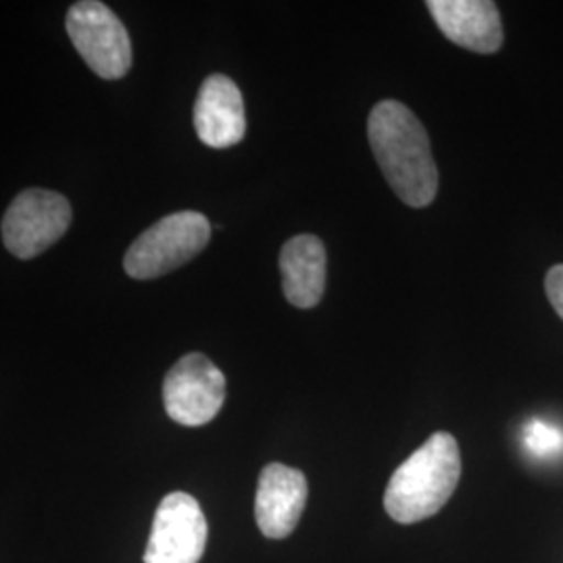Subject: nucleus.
I'll return each mask as SVG.
<instances>
[{"mask_svg": "<svg viewBox=\"0 0 563 563\" xmlns=\"http://www.w3.org/2000/svg\"><path fill=\"white\" fill-rule=\"evenodd\" d=\"M195 130L202 144L230 148L244 139L246 115L241 88L223 74L202 81L195 102Z\"/></svg>", "mask_w": 563, "mask_h": 563, "instance_id": "9d476101", "label": "nucleus"}, {"mask_svg": "<svg viewBox=\"0 0 563 563\" xmlns=\"http://www.w3.org/2000/svg\"><path fill=\"white\" fill-rule=\"evenodd\" d=\"M67 34L86 65L102 80H121L132 67V41L120 18L99 0L71 4Z\"/></svg>", "mask_w": 563, "mask_h": 563, "instance_id": "20e7f679", "label": "nucleus"}, {"mask_svg": "<svg viewBox=\"0 0 563 563\" xmlns=\"http://www.w3.org/2000/svg\"><path fill=\"white\" fill-rule=\"evenodd\" d=\"M444 36L472 53L490 55L504 44L501 13L490 0H430L426 2Z\"/></svg>", "mask_w": 563, "mask_h": 563, "instance_id": "1a4fd4ad", "label": "nucleus"}, {"mask_svg": "<svg viewBox=\"0 0 563 563\" xmlns=\"http://www.w3.org/2000/svg\"><path fill=\"white\" fill-rule=\"evenodd\" d=\"M71 205L44 188H27L9 205L2 218V241L11 255L34 260L69 230Z\"/></svg>", "mask_w": 563, "mask_h": 563, "instance_id": "39448f33", "label": "nucleus"}, {"mask_svg": "<svg viewBox=\"0 0 563 563\" xmlns=\"http://www.w3.org/2000/svg\"><path fill=\"white\" fill-rule=\"evenodd\" d=\"M225 401L222 369L202 353L184 355L163 383L167 416L180 426L199 428L216 420Z\"/></svg>", "mask_w": 563, "mask_h": 563, "instance_id": "423d86ee", "label": "nucleus"}, {"mask_svg": "<svg viewBox=\"0 0 563 563\" xmlns=\"http://www.w3.org/2000/svg\"><path fill=\"white\" fill-rule=\"evenodd\" d=\"M282 290L286 301L311 309L322 301L325 288V249L318 236L301 234L282 246Z\"/></svg>", "mask_w": 563, "mask_h": 563, "instance_id": "9b49d317", "label": "nucleus"}, {"mask_svg": "<svg viewBox=\"0 0 563 563\" xmlns=\"http://www.w3.org/2000/svg\"><path fill=\"white\" fill-rule=\"evenodd\" d=\"M523 446L541 460L555 457L563 451V432L549 423L534 420L523 428Z\"/></svg>", "mask_w": 563, "mask_h": 563, "instance_id": "f8f14e48", "label": "nucleus"}, {"mask_svg": "<svg viewBox=\"0 0 563 563\" xmlns=\"http://www.w3.org/2000/svg\"><path fill=\"white\" fill-rule=\"evenodd\" d=\"M207 544V520L188 493H169L155 511L144 563H199Z\"/></svg>", "mask_w": 563, "mask_h": 563, "instance_id": "0eeeda50", "label": "nucleus"}, {"mask_svg": "<svg viewBox=\"0 0 563 563\" xmlns=\"http://www.w3.org/2000/svg\"><path fill=\"white\" fill-rule=\"evenodd\" d=\"M367 139L384 178L405 205L428 207L437 199L439 169L428 132L399 101L378 102L367 120Z\"/></svg>", "mask_w": 563, "mask_h": 563, "instance_id": "f257e3e1", "label": "nucleus"}, {"mask_svg": "<svg viewBox=\"0 0 563 563\" xmlns=\"http://www.w3.org/2000/svg\"><path fill=\"white\" fill-rule=\"evenodd\" d=\"M460 478V444L453 434L437 432L395 470L384 493V507L395 522H422L443 509Z\"/></svg>", "mask_w": 563, "mask_h": 563, "instance_id": "f03ea898", "label": "nucleus"}, {"mask_svg": "<svg viewBox=\"0 0 563 563\" xmlns=\"http://www.w3.org/2000/svg\"><path fill=\"white\" fill-rule=\"evenodd\" d=\"M307 493V478L301 470L284 463L265 465L255 495V520L263 537L272 541L290 537L301 520Z\"/></svg>", "mask_w": 563, "mask_h": 563, "instance_id": "6e6552de", "label": "nucleus"}, {"mask_svg": "<svg viewBox=\"0 0 563 563\" xmlns=\"http://www.w3.org/2000/svg\"><path fill=\"white\" fill-rule=\"evenodd\" d=\"M544 292H547L549 302L553 305V309L558 311V316L563 320V263L553 265V267L547 272Z\"/></svg>", "mask_w": 563, "mask_h": 563, "instance_id": "ddd939ff", "label": "nucleus"}, {"mask_svg": "<svg viewBox=\"0 0 563 563\" xmlns=\"http://www.w3.org/2000/svg\"><path fill=\"white\" fill-rule=\"evenodd\" d=\"M211 239V223L199 211H178L144 230L130 244L123 269L134 280H155L195 260Z\"/></svg>", "mask_w": 563, "mask_h": 563, "instance_id": "7ed1b4c3", "label": "nucleus"}]
</instances>
